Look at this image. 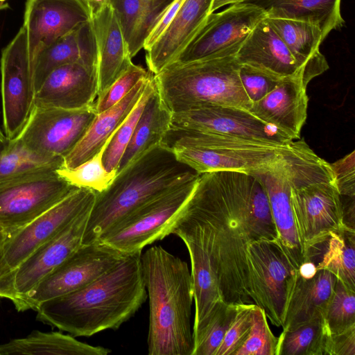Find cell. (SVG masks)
I'll use <instances>...</instances> for the list:
<instances>
[{"label":"cell","instance_id":"44dd1931","mask_svg":"<svg viewBox=\"0 0 355 355\" xmlns=\"http://www.w3.org/2000/svg\"><path fill=\"white\" fill-rule=\"evenodd\" d=\"M214 0H185L158 40L146 51L153 74L175 61L193 40L211 13Z\"/></svg>","mask_w":355,"mask_h":355},{"label":"cell","instance_id":"e0dca14e","mask_svg":"<svg viewBox=\"0 0 355 355\" xmlns=\"http://www.w3.org/2000/svg\"><path fill=\"white\" fill-rule=\"evenodd\" d=\"M91 209L80 214L38 248L12 272V288L16 297L15 306L82 245Z\"/></svg>","mask_w":355,"mask_h":355},{"label":"cell","instance_id":"cb8c5ba5","mask_svg":"<svg viewBox=\"0 0 355 355\" xmlns=\"http://www.w3.org/2000/svg\"><path fill=\"white\" fill-rule=\"evenodd\" d=\"M75 62L97 69V50L91 19L36 55L32 65L35 92L53 70Z\"/></svg>","mask_w":355,"mask_h":355},{"label":"cell","instance_id":"b9f144b4","mask_svg":"<svg viewBox=\"0 0 355 355\" xmlns=\"http://www.w3.org/2000/svg\"><path fill=\"white\" fill-rule=\"evenodd\" d=\"M239 78L243 88L252 103L270 93L282 79L251 66L241 64Z\"/></svg>","mask_w":355,"mask_h":355},{"label":"cell","instance_id":"7bdbcfd3","mask_svg":"<svg viewBox=\"0 0 355 355\" xmlns=\"http://www.w3.org/2000/svg\"><path fill=\"white\" fill-rule=\"evenodd\" d=\"M354 151L330 164L337 189L340 196L354 198Z\"/></svg>","mask_w":355,"mask_h":355},{"label":"cell","instance_id":"9a60e30c","mask_svg":"<svg viewBox=\"0 0 355 355\" xmlns=\"http://www.w3.org/2000/svg\"><path fill=\"white\" fill-rule=\"evenodd\" d=\"M171 128L236 137L269 145H286L293 141L248 110L214 104L199 105L172 113Z\"/></svg>","mask_w":355,"mask_h":355},{"label":"cell","instance_id":"484cf974","mask_svg":"<svg viewBox=\"0 0 355 355\" xmlns=\"http://www.w3.org/2000/svg\"><path fill=\"white\" fill-rule=\"evenodd\" d=\"M152 74L150 72L148 77L139 81L117 104L96 114L82 139L64 158L62 168H75L101 150L107 140L133 109Z\"/></svg>","mask_w":355,"mask_h":355},{"label":"cell","instance_id":"681fc988","mask_svg":"<svg viewBox=\"0 0 355 355\" xmlns=\"http://www.w3.org/2000/svg\"><path fill=\"white\" fill-rule=\"evenodd\" d=\"M8 7V3L0 2V10L6 9Z\"/></svg>","mask_w":355,"mask_h":355},{"label":"cell","instance_id":"74e56055","mask_svg":"<svg viewBox=\"0 0 355 355\" xmlns=\"http://www.w3.org/2000/svg\"><path fill=\"white\" fill-rule=\"evenodd\" d=\"M324 320L329 334H338L355 326V291L338 279L324 312Z\"/></svg>","mask_w":355,"mask_h":355},{"label":"cell","instance_id":"ac0fdd59","mask_svg":"<svg viewBox=\"0 0 355 355\" xmlns=\"http://www.w3.org/2000/svg\"><path fill=\"white\" fill-rule=\"evenodd\" d=\"M289 146L277 161L251 174L259 179L265 189L277 239L293 266L298 269L304 261V254L291 201V179L286 159Z\"/></svg>","mask_w":355,"mask_h":355},{"label":"cell","instance_id":"6da1fadb","mask_svg":"<svg viewBox=\"0 0 355 355\" xmlns=\"http://www.w3.org/2000/svg\"><path fill=\"white\" fill-rule=\"evenodd\" d=\"M171 234L183 241L189 253L193 333L203 327L220 302L253 303L248 246L278 237L266 192L257 177L234 171L200 173Z\"/></svg>","mask_w":355,"mask_h":355},{"label":"cell","instance_id":"5b68a950","mask_svg":"<svg viewBox=\"0 0 355 355\" xmlns=\"http://www.w3.org/2000/svg\"><path fill=\"white\" fill-rule=\"evenodd\" d=\"M236 56L173 62L154 74L156 90L172 112L214 104L250 110L252 102L239 78Z\"/></svg>","mask_w":355,"mask_h":355},{"label":"cell","instance_id":"4dcf8cb0","mask_svg":"<svg viewBox=\"0 0 355 355\" xmlns=\"http://www.w3.org/2000/svg\"><path fill=\"white\" fill-rule=\"evenodd\" d=\"M173 0H110L130 57L141 49L150 31Z\"/></svg>","mask_w":355,"mask_h":355},{"label":"cell","instance_id":"836d02e7","mask_svg":"<svg viewBox=\"0 0 355 355\" xmlns=\"http://www.w3.org/2000/svg\"><path fill=\"white\" fill-rule=\"evenodd\" d=\"M329 335L323 317L283 329L276 355H325Z\"/></svg>","mask_w":355,"mask_h":355},{"label":"cell","instance_id":"8fae6325","mask_svg":"<svg viewBox=\"0 0 355 355\" xmlns=\"http://www.w3.org/2000/svg\"><path fill=\"white\" fill-rule=\"evenodd\" d=\"M125 256L101 242L82 244L46 275L15 308L18 311L35 310L44 301L78 290L112 268Z\"/></svg>","mask_w":355,"mask_h":355},{"label":"cell","instance_id":"c3c4849f","mask_svg":"<svg viewBox=\"0 0 355 355\" xmlns=\"http://www.w3.org/2000/svg\"><path fill=\"white\" fill-rule=\"evenodd\" d=\"M248 1L249 0H214L211 11V12H214L216 10L225 6H229L236 3L246 2Z\"/></svg>","mask_w":355,"mask_h":355},{"label":"cell","instance_id":"3957f363","mask_svg":"<svg viewBox=\"0 0 355 355\" xmlns=\"http://www.w3.org/2000/svg\"><path fill=\"white\" fill-rule=\"evenodd\" d=\"M149 299V355H191L193 284L188 264L160 245L141 254Z\"/></svg>","mask_w":355,"mask_h":355},{"label":"cell","instance_id":"52a82bcc","mask_svg":"<svg viewBox=\"0 0 355 355\" xmlns=\"http://www.w3.org/2000/svg\"><path fill=\"white\" fill-rule=\"evenodd\" d=\"M198 178L175 187L139 207L98 242L128 255L141 252L145 246L170 235Z\"/></svg>","mask_w":355,"mask_h":355},{"label":"cell","instance_id":"83f0119b","mask_svg":"<svg viewBox=\"0 0 355 355\" xmlns=\"http://www.w3.org/2000/svg\"><path fill=\"white\" fill-rule=\"evenodd\" d=\"M304 261L317 270H326L349 288L355 291V231L347 227L331 232L320 242L304 252Z\"/></svg>","mask_w":355,"mask_h":355},{"label":"cell","instance_id":"f6af8a7d","mask_svg":"<svg viewBox=\"0 0 355 355\" xmlns=\"http://www.w3.org/2000/svg\"><path fill=\"white\" fill-rule=\"evenodd\" d=\"M184 1L173 0L171 3L146 37L144 44V50L150 48L158 40L171 22Z\"/></svg>","mask_w":355,"mask_h":355},{"label":"cell","instance_id":"2e32d148","mask_svg":"<svg viewBox=\"0 0 355 355\" xmlns=\"http://www.w3.org/2000/svg\"><path fill=\"white\" fill-rule=\"evenodd\" d=\"M91 19L85 0H27L24 24L32 65L36 55Z\"/></svg>","mask_w":355,"mask_h":355},{"label":"cell","instance_id":"603a6c76","mask_svg":"<svg viewBox=\"0 0 355 355\" xmlns=\"http://www.w3.org/2000/svg\"><path fill=\"white\" fill-rule=\"evenodd\" d=\"M91 23L97 50L98 97L133 62L110 3L92 16Z\"/></svg>","mask_w":355,"mask_h":355},{"label":"cell","instance_id":"ab89813d","mask_svg":"<svg viewBox=\"0 0 355 355\" xmlns=\"http://www.w3.org/2000/svg\"><path fill=\"white\" fill-rule=\"evenodd\" d=\"M150 71L134 63L119 76L101 95L97 97L94 108L97 114L113 107L121 101L141 80Z\"/></svg>","mask_w":355,"mask_h":355},{"label":"cell","instance_id":"e575fe53","mask_svg":"<svg viewBox=\"0 0 355 355\" xmlns=\"http://www.w3.org/2000/svg\"><path fill=\"white\" fill-rule=\"evenodd\" d=\"M155 89L154 74L150 77L146 87L133 109L114 132L103 155V163L107 172H116L123 154L130 141L145 105Z\"/></svg>","mask_w":355,"mask_h":355},{"label":"cell","instance_id":"5bb4252c","mask_svg":"<svg viewBox=\"0 0 355 355\" xmlns=\"http://www.w3.org/2000/svg\"><path fill=\"white\" fill-rule=\"evenodd\" d=\"M0 69L3 133L11 139L21 132L34 107L35 92L23 26L2 50Z\"/></svg>","mask_w":355,"mask_h":355},{"label":"cell","instance_id":"d6986e66","mask_svg":"<svg viewBox=\"0 0 355 355\" xmlns=\"http://www.w3.org/2000/svg\"><path fill=\"white\" fill-rule=\"evenodd\" d=\"M308 84L300 75L284 78L270 93L253 103L249 111L292 140L298 139L307 116Z\"/></svg>","mask_w":355,"mask_h":355},{"label":"cell","instance_id":"d6a6232c","mask_svg":"<svg viewBox=\"0 0 355 355\" xmlns=\"http://www.w3.org/2000/svg\"><path fill=\"white\" fill-rule=\"evenodd\" d=\"M64 159L38 154L17 138L0 139V183L45 169H59Z\"/></svg>","mask_w":355,"mask_h":355},{"label":"cell","instance_id":"f1b7e54d","mask_svg":"<svg viewBox=\"0 0 355 355\" xmlns=\"http://www.w3.org/2000/svg\"><path fill=\"white\" fill-rule=\"evenodd\" d=\"M262 8L266 17L303 21L318 26L324 40L345 20L340 13L341 0H249Z\"/></svg>","mask_w":355,"mask_h":355},{"label":"cell","instance_id":"7c38bea8","mask_svg":"<svg viewBox=\"0 0 355 355\" xmlns=\"http://www.w3.org/2000/svg\"><path fill=\"white\" fill-rule=\"evenodd\" d=\"M265 17L262 8L247 2L231 4L222 11L211 12L175 61L236 56L254 27Z\"/></svg>","mask_w":355,"mask_h":355},{"label":"cell","instance_id":"bcb514c9","mask_svg":"<svg viewBox=\"0 0 355 355\" xmlns=\"http://www.w3.org/2000/svg\"><path fill=\"white\" fill-rule=\"evenodd\" d=\"M6 231L0 227V251L6 237ZM0 297L8 298L12 303L15 301V295L13 291L12 286L10 282L0 277Z\"/></svg>","mask_w":355,"mask_h":355},{"label":"cell","instance_id":"816d5d0a","mask_svg":"<svg viewBox=\"0 0 355 355\" xmlns=\"http://www.w3.org/2000/svg\"><path fill=\"white\" fill-rule=\"evenodd\" d=\"M6 0H0V2H3L5 1Z\"/></svg>","mask_w":355,"mask_h":355},{"label":"cell","instance_id":"7dc6e473","mask_svg":"<svg viewBox=\"0 0 355 355\" xmlns=\"http://www.w3.org/2000/svg\"><path fill=\"white\" fill-rule=\"evenodd\" d=\"M89 7L91 17L110 3V0H85Z\"/></svg>","mask_w":355,"mask_h":355},{"label":"cell","instance_id":"8992f818","mask_svg":"<svg viewBox=\"0 0 355 355\" xmlns=\"http://www.w3.org/2000/svg\"><path fill=\"white\" fill-rule=\"evenodd\" d=\"M162 144L198 173L234 171L251 174L277 161L288 145H269L189 130L170 128Z\"/></svg>","mask_w":355,"mask_h":355},{"label":"cell","instance_id":"d4e9b609","mask_svg":"<svg viewBox=\"0 0 355 355\" xmlns=\"http://www.w3.org/2000/svg\"><path fill=\"white\" fill-rule=\"evenodd\" d=\"M337 279L326 270H318L311 277H302L297 269L286 304L283 329L324 318Z\"/></svg>","mask_w":355,"mask_h":355},{"label":"cell","instance_id":"ba28073f","mask_svg":"<svg viewBox=\"0 0 355 355\" xmlns=\"http://www.w3.org/2000/svg\"><path fill=\"white\" fill-rule=\"evenodd\" d=\"M95 198L94 191L79 188L28 224L6 232L0 251V277L12 282V272L38 248L91 209Z\"/></svg>","mask_w":355,"mask_h":355},{"label":"cell","instance_id":"8d00e7d4","mask_svg":"<svg viewBox=\"0 0 355 355\" xmlns=\"http://www.w3.org/2000/svg\"><path fill=\"white\" fill-rule=\"evenodd\" d=\"M112 135L107 140L101 150L92 158L73 168L57 169L58 173L68 182L78 188L91 189L96 193L107 189L116 174V172H107L103 163V152Z\"/></svg>","mask_w":355,"mask_h":355},{"label":"cell","instance_id":"9c48e42d","mask_svg":"<svg viewBox=\"0 0 355 355\" xmlns=\"http://www.w3.org/2000/svg\"><path fill=\"white\" fill-rule=\"evenodd\" d=\"M79 189L55 169L28 173L0 183V227L6 232L28 224Z\"/></svg>","mask_w":355,"mask_h":355},{"label":"cell","instance_id":"f35d334b","mask_svg":"<svg viewBox=\"0 0 355 355\" xmlns=\"http://www.w3.org/2000/svg\"><path fill=\"white\" fill-rule=\"evenodd\" d=\"M277 341L263 310L254 305L250 333L234 355H276Z\"/></svg>","mask_w":355,"mask_h":355},{"label":"cell","instance_id":"1f68e13d","mask_svg":"<svg viewBox=\"0 0 355 355\" xmlns=\"http://www.w3.org/2000/svg\"><path fill=\"white\" fill-rule=\"evenodd\" d=\"M110 352V349L80 342L70 334L40 331L0 345V355H107Z\"/></svg>","mask_w":355,"mask_h":355},{"label":"cell","instance_id":"f546056e","mask_svg":"<svg viewBox=\"0 0 355 355\" xmlns=\"http://www.w3.org/2000/svg\"><path fill=\"white\" fill-rule=\"evenodd\" d=\"M172 112L161 100L156 87L150 95L133 135L119 163L116 173L153 147L162 143L171 128Z\"/></svg>","mask_w":355,"mask_h":355},{"label":"cell","instance_id":"277c9868","mask_svg":"<svg viewBox=\"0 0 355 355\" xmlns=\"http://www.w3.org/2000/svg\"><path fill=\"white\" fill-rule=\"evenodd\" d=\"M199 175L164 144L153 147L116 173L107 189L96 193L82 244L98 242L139 207Z\"/></svg>","mask_w":355,"mask_h":355},{"label":"cell","instance_id":"7402d4cb","mask_svg":"<svg viewBox=\"0 0 355 355\" xmlns=\"http://www.w3.org/2000/svg\"><path fill=\"white\" fill-rule=\"evenodd\" d=\"M236 58L241 64L251 66L281 78L300 75L308 83L311 81L304 69L266 18L254 27Z\"/></svg>","mask_w":355,"mask_h":355},{"label":"cell","instance_id":"4fadbf2b","mask_svg":"<svg viewBox=\"0 0 355 355\" xmlns=\"http://www.w3.org/2000/svg\"><path fill=\"white\" fill-rule=\"evenodd\" d=\"M96 114L94 103L75 110L34 106L15 138L38 154L64 159L82 139Z\"/></svg>","mask_w":355,"mask_h":355},{"label":"cell","instance_id":"4316f807","mask_svg":"<svg viewBox=\"0 0 355 355\" xmlns=\"http://www.w3.org/2000/svg\"><path fill=\"white\" fill-rule=\"evenodd\" d=\"M265 18L304 69L310 80L329 69L325 57L320 51L324 38L318 26L299 20Z\"/></svg>","mask_w":355,"mask_h":355},{"label":"cell","instance_id":"f907efd6","mask_svg":"<svg viewBox=\"0 0 355 355\" xmlns=\"http://www.w3.org/2000/svg\"><path fill=\"white\" fill-rule=\"evenodd\" d=\"M4 133L2 132L1 128H0V139L3 138L4 137Z\"/></svg>","mask_w":355,"mask_h":355},{"label":"cell","instance_id":"ffe728a7","mask_svg":"<svg viewBox=\"0 0 355 355\" xmlns=\"http://www.w3.org/2000/svg\"><path fill=\"white\" fill-rule=\"evenodd\" d=\"M98 96L97 69L69 63L53 70L35 91L34 106L80 109Z\"/></svg>","mask_w":355,"mask_h":355},{"label":"cell","instance_id":"7a4b0ae2","mask_svg":"<svg viewBox=\"0 0 355 355\" xmlns=\"http://www.w3.org/2000/svg\"><path fill=\"white\" fill-rule=\"evenodd\" d=\"M141 257L128 254L87 286L40 303L37 319L74 337L119 329L148 297Z\"/></svg>","mask_w":355,"mask_h":355},{"label":"cell","instance_id":"ee69618b","mask_svg":"<svg viewBox=\"0 0 355 355\" xmlns=\"http://www.w3.org/2000/svg\"><path fill=\"white\" fill-rule=\"evenodd\" d=\"M325 355H355V326L338 334H329Z\"/></svg>","mask_w":355,"mask_h":355},{"label":"cell","instance_id":"60d3db41","mask_svg":"<svg viewBox=\"0 0 355 355\" xmlns=\"http://www.w3.org/2000/svg\"><path fill=\"white\" fill-rule=\"evenodd\" d=\"M254 304H238L235 316L215 355H234L246 340L251 328Z\"/></svg>","mask_w":355,"mask_h":355},{"label":"cell","instance_id":"d590c367","mask_svg":"<svg viewBox=\"0 0 355 355\" xmlns=\"http://www.w3.org/2000/svg\"><path fill=\"white\" fill-rule=\"evenodd\" d=\"M235 303L219 302L202 329L193 336L191 355H215L236 312Z\"/></svg>","mask_w":355,"mask_h":355},{"label":"cell","instance_id":"30bf717a","mask_svg":"<svg viewBox=\"0 0 355 355\" xmlns=\"http://www.w3.org/2000/svg\"><path fill=\"white\" fill-rule=\"evenodd\" d=\"M248 254L250 298L273 325L282 327L297 269L278 239L255 241L249 245Z\"/></svg>","mask_w":355,"mask_h":355}]
</instances>
